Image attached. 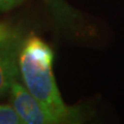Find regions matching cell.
Wrapping results in <instances>:
<instances>
[{"instance_id":"cell-7","label":"cell","mask_w":124,"mask_h":124,"mask_svg":"<svg viewBox=\"0 0 124 124\" xmlns=\"http://www.w3.org/2000/svg\"><path fill=\"white\" fill-rule=\"evenodd\" d=\"M9 29L8 28H6L5 26H3V25H1L0 24V37L1 36H3V35H5V34H7L9 32Z\"/></svg>"},{"instance_id":"cell-3","label":"cell","mask_w":124,"mask_h":124,"mask_svg":"<svg viewBox=\"0 0 124 124\" xmlns=\"http://www.w3.org/2000/svg\"><path fill=\"white\" fill-rule=\"evenodd\" d=\"M10 104L23 124H58L45 108L37 101L20 82L15 81L9 89Z\"/></svg>"},{"instance_id":"cell-5","label":"cell","mask_w":124,"mask_h":124,"mask_svg":"<svg viewBox=\"0 0 124 124\" xmlns=\"http://www.w3.org/2000/svg\"><path fill=\"white\" fill-rule=\"evenodd\" d=\"M0 124H23L11 104H0Z\"/></svg>"},{"instance_id":"cell-2","label":"cell","mask_w":124,"mask_h":124,"mask_svg":"<svg viewBox=\"0 0 124 124\" xmlns=\"http://www.w3.org/2000/svg\"><path fill=\"white\" fill-rule=\"evenodd\" d=\"M23 38L17 31H9L0 37V98L9 92L20 77L19 54Z\"/></svg>"},{"instance_id":"cell-1","label":"cell","mask_w":124,"mask_h":124,"mask_svg":"<svg viewBox=\"0 0 124 124\" xmlns=\"http://www.w3.org/2000/svg\"><path fill=\"white\" fill-rule=\"evenodd\" d=\"M54 52L34 34L23 38L19 54V70L24 86L58 124L82 123L86 112L64 103L53 73Z\"/></svg>"},{"instance_id":"cell-4","label":"cell","mask_w":124,"mask_h":124,"mask_svg":"<svg viewBox=\"0 0 124 124\" xmlns=\"http://www.w3.org/2000/svg\"><path fill=\"white\" fill-rule=\"evenodd\" d=\"M44 1L59 24L73 28L82 21L81 15L64 0H44Z\"/></svg>"},{"instance_id":"cell-6","label":"cell","mask_w":124,"mask_h":124,"mask_svg":"<svg viewBox=\"0 0 124 124\" xmlns=\"http://www.w3.org/2000/svg\"><path fill=\"white\" fill-rule=\"evenodd\" d=\"M24 0H0V13L7 11L20 5Z\"/></svg>"}]
</instances>
